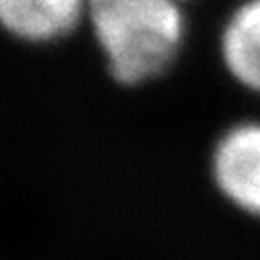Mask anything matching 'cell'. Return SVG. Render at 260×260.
<instances>
[{"label":"cell","mask_w":260,"mask_h":260,"mask_svg":"<svg viewBox=\"0 0 260 260\" xmlns=\"http://www.w3.org/2000/svg\"><path fill=\"white\" fill-rule=\"evenodd\" d=\"M87 20L119 85H143L167 72L184 39L178 0H87Z\"/></svg>","instance_id":"6da1fadb"},{"label":"cell","mask_w":260,"mask_h":260,"mask_svg":"<svg viewBox=\"0 0 260 260\" xmlns=\"http://www.w3.org/2000/svg\"><path fill=\"white\" fill-rule=\"evenodd\" d=\"M213 178L223 198L247 215L260 217V121H241L219 137Z\"/></svg>","instance_id":"7a4b0ae2"},{"label":"cell","mask_w":260,"mask_h":260,"mask_svg":"<svg viewBox=\"0 0 260 260\" xmlns=\"http://www.w3.org/2000/svg\"><path fill=\"white\" fill-rule=\"evenodd\" d=\"M83 18H87V0H0L3 26L28 44L68 37Z\"/></svg>","instance_id":"3957f363"},{"label":"cell","mask_w":260,"mask_h":260,"mask_svg":"<svg viewBox=\"0 0 260 260\" xmlns=\"http://www.w3.org/2000/svg\"><path fill=\"white\" fill-rule=\"evenodd\" d=\"M221 59L243 87L260 93V0H245L225 20Z\"/></svg>","instance_id":"277c9868"}]
</instances>
